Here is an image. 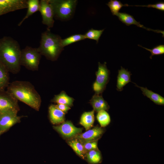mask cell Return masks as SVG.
I'll use <instances>...</instances> for the list:
<instances>
[{
  "label": "cell",
  "mask_w": 164,
  "mask_h": 164,
  "mask_svg": "<svg viewBox=\"0 0 164 164\" xmlns=\"http://www.w3.org/2000/svg\"><path fill=\"white\" fill-rule=\"evenodd\" d=\"M21 50L18 42L11 37L0 39V64L14 74L21 70L20 59Z\"/></svg>",
  "instance_id": "6da1fadb"
},
{
  "label": "cell",
  "mask_w": 164,
  "mask_h": 164,
  "mask_svg": "<svg viewBox=\"0 0 164 164\" xmlns=\"http://www.w3.org/2000/svg\"><path fill=\"white\" fill-rule=\"evenodd\" d=\"M6 89V91L18 101L22 102L36 111L39 110L41 98L30 82L26 81H14L10 83Z\"/></svg>",
  "instance_id": "7a4b0ae2"
},
{
  "label": "cell",
  "mask_w": 164,
  "mask_h": 164,
  "mask_svg": "<svg viewBox=\"0 0 164 164\" xmlns=\"http://www.w3.org/2000/svg\"><path fill=\"white\" fill-rule=\"evenodd\" d=\"M62 39L60 36L52 33L48 28L41 34L38 50L41 55L47 59L55 61L63 50L61 45Z\"/></svg>",
  "instance_id": "3957f363"
},
{
  "label": "cell",
  "mask_w": 164,
  "mask_h": 164,
  "mask_svg": "<svg viewBox=\"0 0 164 164\" xmlns=\"http://www.w3.org/2000/svg\"><path fill=\"white\" fill-rule=\"evenodd\" d=\"M52 7L54 18L61 20L71 18L77 4V0H49Z\"/></svg>",
  "instance_id": "277c9868"
},
{
  "label": "cell",
  "mask_w": 164,
  "mask_h": 164,
  "mask_svg": "<svg viewBox=\"0 0 164 164\" xmlns=\"http://www.w3.org/2000/svg\"><path fill=\"white\" fill-rule=\"evenodd\" d=\"M41 56L37 48L26 46L21 50L20 65L28 70L37 71Z\"/></svg>",
  "instance_id": "5b68a950"
},
{
  "label": "cell",
  "mask_w": 164,
  "mask_h": 164,
  "mask_svg": "<svg viewBox=\"0 0 164 164\" xmlns=\"http://www.w3.org/2000/svg\"><path fill=\"white\" fill-rule=\"evenodd\" d=\"M20 110L18 101L5 90H0V116L9 112Z\"/></svg>",
  "instance_id": "8992f818"
},
{
  "label": "cell",
  "mask_w": 164,
  "mask_h": 164,
  "mask_svg": "<svg viewBox=\"0 0 164 164\" xmlns=\"http://www.w3.org/2000/svg\"><path fill=\"white\" fill-rule=\"evenodd\" d=\"M98 70L96 72V79L93 84V89L95 94H99L104 91L108 83L110 72L108 69L106 63H98Z\"/></svg>",
  "instance_id": "52a82bcc"
},
{
  "label": "cell",
  "mask_w": 164,
  "mask_h": 164,
  "mask_svg": "<svg viewBox=\"0 0 164 164\" xmlns=\"http://www.w3.org/2000/svg\"><path fill=\"white\" fill-rule=\"evenodd\" d=\"M39 11L42 17V23L48 28H52L54 25V12L49 0H41L39 1Z\"/></svg>",
  "instance_id": "ba28073f"
},
{
  "label": "cell",
  "mask_w": 164,
  "mask_h": 164,
  "mask_svg": "<svg viewBox=\"0 0 164 164\" xmlns=\"http://www.w3.org/2000/svg\"><path fill=\"white\" fill-rule=\"evenodd\" d=\"M53 128L64 138L68 139L74 138L81 133L83 129L75 127L70 121H64L61 124L53 126Z\"/></svg>",
  "instance_id": "9c48e42d"
},
{
  "label": "cell",
  "mask_w": 164,
  "mask_h": 164,
  "mask_svg": "<svg viewBox=\"0 0 164 164\" xmlns=\"http://www.w3.org/2000/svg\"><path fill=\"white\" fill-rule=\"evenodd\" d=\"M27 0H0V15L27 8Z\"/></svg>",
  "instance_id": "30bf717a"
},
{
  "label": "cell",
  "mask_w": 164,
  "mask_h": 164,
  "mask_svg": "<svg viewBox=\"0 0 164 164\" xmlns=\"http://www.w3.org/2000/svg\"><path fill=\"white\" fill-rule=\"evenodd\" d=\"M17 113L9 112L0 116V133L2 134L12 126L19 123L23 116H19Z\"/></svg>",
  "instance_id": "8fae6325"
},
{
  "label": "cell",
  "mask_w": 164,
  "mask_h": 164,
  "mask_svg": "<svg viewBox=\"0 0 164 164\" xmlns=\"http://www.w3.org/2000/svg\"><path fill=\"white\" fill-rule=\"evenodd\" d=\"M105 132L101 127L96 126L86 132L80 133L74 138L77 139L82 144L85 143L97 141L101 138Z\"/></svg>",
  "instance_id": "7c38bea8"
},
{
  "label": "cell",
  "mask_w": 164,
  "mask_h": 164,
  "mask_svg": "<svg viewBox=\"0 0 164 164\" xmlns=\"http://www.w3.org/2000/svg\"><path fill=\"white\" fill-rule=\"evenodd\" d=\"M116 15L118 17L119 19L121 22L127 26H129L131 25H136L138 27H141L148 31H152L157 33H162L164 36V31L158 30H153L145 27L143 25L140 24L139 22L136 21L132 15L129 14L125 12H119Z\"/></svg>",
  "instance_id": "4fadbf2b"
},
{
  "label": "cell",
  "mask_w": 164,
  "mask_h": 164,
  "mask_svg": "<svg viewBox=\"0 0 164 164\" xmlns=\"http://www.w3.org/2000/svg\"><path fill=\"white\" fill-rule=\"evenodd\" d=\"M130 72L127 69L121 67L118 70L117 82V90L118 91H121L123 87L127 84L131 82Z\"/></svg>",
  "instance_id": "5bb4252c"
},
{
  "label": "cell",
  "mask_w": 164,
  "mask_h": 164,
  "mask_svg": "<svg viewBox=\"0 0 164 164\" xmlns=\"http://www.w3.org/2000/svg\"><path fill=\"white\" fill-rule=\"evenodd\" d=\"M49 111L50 120L53 124H59L64 121L65 114L57 108L55 105L50 106Z\"/></svg>",
  "instance_id": "9a60e30c"
},
{
  "label": "cell",
  "mask_w": 164,
  "mask_h": 164,
  "mask_svg": "<svg viewBox=\"0 0 164 164\" xmlns=\"http://www.w3.org/2000/svg\"><path fill=\"white\" fill-rule=\"evenodd\" d=\"M90 103L92 106L94 110L97 112L101 110L107 111L109 108L107 102L101 96L95 94L90 101Z\"/></svg>",
  "instance_id": "2e32d148"
},
{
  "label": "cell",
  "mask_w": 164,
  "mask_h": 164,
  "mask_svg": "<svg viewBox=\"0 0 164 164\" xmlns=\"http://www.w3.org/2000/svg\"><path fill=\"white\" fill-rule=\"evenodd\" d=\"M135 86L139 87L142 91L143 94L149 98L155 104L163 105L164 98L159 94L149 90L146 87H144L138 86L135 84Z\"/></svg>",
  "instance_id": "e0dca14e"
},
{
  "label": "cell",
  "mask_w": 164,
  "mask_h": 164,
  "mask_svg": "<svg viewBox=\"0 0 164 164\" xmlns=\"http://www.w3.org/2000/svg\"><path fill=\"white\" fill-rule=\"evenodd\" d=\"M67 143L78 155L85 160L86 153L81 142L77 138H73L68 139Z\"/></svg>",
  "instance_id": "ac0fdd59"
},
{
  "label": "cell",
  "mask_w": 164,
  "mask_h": 164,
  "mask_svg": "<svg viewBox=\"0 0 164 164\" xmlns=\"http://www.w3.org/2000/svg\"><path fill=\"white\" fill-rule=\"evenodd\" d=\"M94 111L86 112L82 115L80 124L85 128L86 130H88L93 126L94 121Z\"/></svg>",
  "instance_id": "d6986e66"
},
{
  "label": "cell",
  "mask_w": 164,
  "mask_h": 164,
  "mask_svg": "<svg viewBox=\"0 0 164 164\" xmlns=\"http://www.w3.org/2000/svg\"><path fill=\"white\" fill-rule=\"evenodd\" d=\"M27 11L26 14L18 26H20L23 22L29 16L38 11H39V0H27Z\"/></svg>",
  "instance_id": "ffe728a7"
},
{
  "label": "cell",
  "mask_w": 164,
  "mask_h": 164,
  "mask_svg": "<svg viewBox=\"0 0 164 164\" xmlns=\"http://www.w3.org/2000/svg\"><path fill=\"white\" fill-rule=\"evenodd\" d=\"M74 99L68 96L64 91L55 95L51 101L57 104H63L69 107L73 105Z\"/></svg>",
  "instance_id": "44dd1931"
},
{
  "label": "cell",
  "mask_w": 164,
  "mask_h": 164,
  "mask_svg": "<svg viewBox=\"0 0 164 164\" xmlns=\"http://www.w3.org/2000/svg\"><path fill=\"white\" fill-rule=\"evenodd\" d=\"M102 156L100 151L98 150H93L87 152L85 160L89 164H98L102 161Z\"/></svg>",
  "instance_id": "7402d4cb"
},
{
  "label": "cell",
  "mask_w": 164,
  "mask_h": 164,
  "mask_svg": "<svg viewBox=\"0 0 164 164\" xmlns=\"http://www.w3.org/2000/svg\"><path fill=\"white\" fill-rule=\"evenodd\" d=\"M9 72L0 64V90H5L9 83Z\"/></svg>",
  "instance_id": "603a6c76"
},
{
  "label": "cell",
  "mask_w": 164,
  "mask_h": 164,
  "mask_svg": "<svg viewBox=\"0 0 164 164\" xmlns=\"http://www.w3.org/2000/svg\"><path fill=\"white\" fill-rule=\"evenodd\" d=\"M96 118L101 127H104L111 122V118L106 111L102 110L97 112Z\"/></svg>",
  "instance_id": "cb8c5ba5"
},
{
  "label": "cell",
  "mask_w": 164,
  "mask_h": 164,
  "mask_svg": "<svg viewBox=\"0 0 164 164\" xmlns=\"http://www.w3.org/2000/svg\"><path fill=\"white\" fill-rule=\"evenodd\" d=\"M84 35L76 34L72 35L61 40V45L63 47L76 42L85 39Z\"/></svg>",
  "instance_id": "d4e9b609"
},
{
  "label": "cell",
  "mask_w": 164,
  "mask_h": 164,
  "mask_svg": "<svg viewBox=\"0 0 164 164\" xmlns=\"http://www.w3.org/2000/svg\"><path fill=\"white\" fill-rule=\"evenodd\" d=\"M107 5L109 8L113 15H116L121 8L123 6H129L128 4H123L120 1L117 0H110Z\"/></svg>",
  "instance_id": "484cf974"
},
{
  "label": "cell",
  "mask_w": 164,
  "mask_h": 164,
  "mask_svg": "<svg viewBox=\"0 0 164 164\" xmlns=\"http://www.w3.org/2000/svg\"><path fill=\"white\" fill-rule=\"evenodd\" d=\"M104 29L98 30L91 28L86 32L84 35L85 39L87 38L95 40L97 43Z\"/></svg>",
  "instance_id": "4316f807"
},
{
  "label": "cell",
  "mask_w": 164,
  "mask_h": 164,
  "mask_svg": "<svg viewBox=\"0 0 164 164\" xmlns=\"http://www.w3.org/2000/svg\"><path fill=\"white\" fill-rule=\"evenodd\" d=\"M138 46L142 47L150 52L151 55L150 58L151 59H152V57L153 56L160 55L164 53V45H159L157 46L152 49H148L139 45H138Z\"/></svg>",
  "instance_id": "83f0119b"
},
{
  "label": "cell",
  "mask_w": 164,
  "mask_h": 164,
  "mask_svg": "<svg viewBox=\"0 0 164 164\" xmlns=\"http://www.w3.org/2000/svg\"><path fill=\"white\" fill-rule=\"evenodd\" d=\"M83 145L86 153L92 150L98 149L97 147V141L87 142L84 143Z\"/></svg>",
  "instance_id": "f1b7e54d"
},
{
  "label": "cell",
  "mask_w": 164,
  "mask_h": 164,
  "mask_svg": "<svg viewBox=\"0 0 164 164\" xmlns=\"http://www.w3.org/2000/svg\"><path fill=\"white\" fill-rule=\"evenodd\" d=\"M136 6L145 7L148 8H152L156 9L158 10L164 11V3L163 2H161L154 4H149L147 5H135Z\"/></svg>",
  "instance_id": "f546056e"
},
{
  "label": "cell",
  "mask_w": 164,
  "mask_h": 164,
  "mask_svg": "<svg viewBox=\"0 0 164 164\" xmlns=\"http://www.w3.org/2000/svg\"><path fill=\"white\" fill-rule=\"evenodd\" d=\"M55 107L58 109L66 114L67 111L70 109V107L63 104H57L55 105Z\"/></svg>",
  "instance_id": "4dcf8cb0"
},
{
  "label": "cell",
  "mask_w": 164,
  "mask_h": 164,
  "mask_svg": "<svg viewBox=\"0 0 164 164\" xmlns=\"http://www.w3.org/2000/svg\"><path fill=\"white\" fill-rule=\"evenodd\" d=\"M1 135H2V134L0 133V136Z\"/></svg>",
  "instance_id": "1f68e13d"
}]
</instances>
